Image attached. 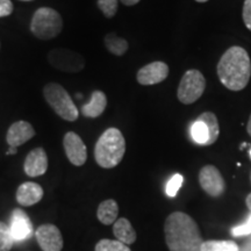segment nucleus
<instances>
[{"label":"nucleus","mask_w":251,"mask_h":251,"mask_svg":"<svg viewBox=\"0 0 251 251\" xmlns=\"http://www.w3.org/2000/svg\"><path fill=\"white\" fill-rule=\"evenodd\" d=\"M164 234L170 251H201L203 240L200 229L186 213H171L165 220Z\"/></svg>","instance_id":"1"},{"label":"nucleus","mask_w":251,"mask_h":251,"mask_svg":"<svg viewBox=\"0 0 251 251\" xmlns=\"http://www.w3.org/2000/svg\"><path fill=\"white\" fill-rule=\"evenodd\" d=\"M216 70L220 81L228 90L241 91L246 89L251 77L249 54L242 47H231L220 58Z\"/></svg>","instance_id":"2"},{"label":"nucleus","mask_w":251,"mask_h":251,"mask_svg":"<svg viewBox=\"0 0 251 251\" xmlns=\"http://www.w3.org/2000/svg\"><path fill=\"white\" fill-rule=\"evenodd\" d=\"M126 152V140L118 128L103 131L94 148V158L103 169H113L120 164Z\"/></svg>","instance_id":"3"},{"label":"nucleus","mask_w":251,"mask_h":251,"mask_svg":"<svg viewBox=\"0 0 251 251\" xmlns=\"http://www.w3.org/2000/svg\"><path fill=\"white\" fill-rule=\"evenodd\" d=\"M43 96L50 107L57 113L59 118L70 122L76 121L79 117V112L75 105L70 94L64 87L56 83H49L43 87Z\"/></svg>","instance_id":"4"},{"label":"nucleus","mask_w":251,"mask_h":251,"mask_svg":"<svg viewBox=\"0 0 251 251\" xmlns=\"http://www.w3.org/2000/svg\"><path fill=\"white\" fill-rule=\"evenodd\" d=\"M61 14L50 7H41L34 13L30 23L31 33L40 40L54 39L62 31Z\"/></svg>","instance_id":"5"},{"label":"nucleus","mask_w":251,"mask_h":251,"mask_svg":"<svg viewBox=\"0 0 251 251\" xmlns=\"http://www.w3.org/2000/svg\"><path fill=\"white\" fill-rule=\"evenodd\" d=\"M206 89V79L199 70H187L178 86L177 97L184 105L196 102L202 96Z\"/></svg>","instance_id":"6"},{"label":"nucleus","mask_w":251,"mask_h":251,"mask_svg":"<svg viewBox=\"0 0 251 251\" xmlns=\"http://www.w3.org/2000/svg\"><path fill=\"white\" fill-rule=\"evenodd\" d=\"M48 61L55 69L64 72H79L85 67L83 56L69 49H52Z\"/></svg>","instance_id":"7"},{"label":"nucleus","mask_w":251,"mask_h":251,"mask_svg":"<svg viewBox=\"0 0 251 251\" xmlns=\"http://www.w3.org/2000/svg\"><path fill=\"white\" fill-rule=\"evenodd\" d=\"M199 184L213 198L221 197L226 191V183L221 172L214 165H205L199 172Z\"/></svg>","instance_id":"8"},{"label":"nucleus","mask_w":251,"mask_h":251,"mask_svg":"<svg viewBox=\"0 0 251 251\" xmlns=\"http://www.w3.org/2000/svg\"><path fill=\"white\" fill-rule=\"evenodd\" d=\"M65 153L71 164L75 166H81L85 164L87 159L86 146L84 144L80 136L74 131H68L63 140Z\"/></svg>","instance_id":"9"},{"label":"nucleus","mask_w":251,"mask_h":251,"mask_svg":"<svg viewBox=\"0 0 251 251\" xmlns=\"http://www.w3.org/2000/svg\"><path fill=\"white\" fill-rule=\"evenodd\" d=\"M35 237L42 251H61L63 237L59 229L54 225H42L36 229Z\"/></svg>","instance_id":"10"},{"label":"nucleus","mask_w":251,"mask_h":251,"mask_svg":"<svg viewBox=\"0 0 251 251\" xmlns=\"http://www.w3.org/2000/svg\"><path fill=\"white\" fill-rule=\"evenodd\" d=\"M169 76V67L164 62L156 61L147 64L137 71L136 79L141 85H155L162 83Z\"/></svg>","instance_id":"11"},{"label":"nucleus","mask_w":251,"mask_h":251,"mask_svg":"<svg viewBox=\"0 0 251 251\" xmlns=\"http://www.w3.org/2000/svg\"><path fill=\"white\" fill-rule=\"evenodd\" d=\"M24 170L29 177H40L48 170V157L43 148H35L25 159Z\"/></svg>","instance_id":"12"},{"label":"nucleus","mask_w":251,"mask_h":251,"mask_svg":"<svg viewBox=\"0 0 251 251\" xmlns=\"http://www.w3.org/2000/svg\"><path fill=\"white\" fill-rule=\"evenodd\" d=\"M34 136H35V129L29 122L17 121L8 128L6 141H7L9 147L18 148V147L26 143L27 141L33 139Z\"/></svg>","instance_id":"13"},{"label":"nucleus","mask_w":251,"mask_h":251,"mask_svg":"<svg viewBox=\"0 0 251 251\" xmlns=\"http://www.w3.org/2000/svg\"><path fill=\"white\" fill-rule=\"evenodd\" d=\"M12 236L14 241H25L29 238L33 231V226L28 215L23 209H14L11 218V225H9Z\"/></svg>","instance_id":"14"},{"label":"nucleus","mask_w":251,"mask_h":251,"mask_svg":"<svg viewBox=\"0 0 251 251\" xmlns=\"http://www.w3.org/2000/svg\"><path fill=\"white\" fill-rule=\"evenodd\" d=\"M43 198V188L33 181L21 184L17 191V201L21 206H33Z\"/></svg>","instance_id":"15"},{"label":"nucleus","mask_w":251,"mask_h":251,"mask_svg":"<svg viewBox=\"0 0 251 251\" xmlns=\"http://www.w3.org/2000/svg\"><path fill=\"white\" fill-rule=\"evenodd\" d=\"M106 106H107L106 94L102 91H94L91 96L90 102L81 106V114L85 118L96 119L105 112Z\"/></svg>","instance_id":"16"},{"label":"nucleus","mask_w":251,"mask_h":251,"mask_svg":"<svg viewBox=\"0 0 251 251\" xmlns=\"http://www.w3.org/2000/svg\"><path fill=\"white\" fill-rule=\"evenodd\" d=\"M113 234L117 237L118 241L121 243L126 244V246H130L136 241L137 235L133 226L129 222V220L121 218L117 220L113 226Z\"/></svg>","instance_id":"17"},{"label":"nucleus","mask_w":251,"mask_h":251,"mask_svg":"<svg viewBox=\"0 0 251 251\" xmlns=\"http://www.w3.org/2000/svg\"><path fill=\"white\" fill-rule=\"evenodd\" d=\"M119 214V206L115 200L108 199L100 203L97 211L98 220L102 225L109 226L117 221Z\"/></svg>","instance_id":"18"},{"label":"nucleus","mask_w":251,"mask_h":251,"mask_svg":"<svg viewBox=\"0 0 251 251\" xmlns=\"http://www.w3.org/2000/svg\"><path fill=\"white\" fill-rule=\"evenodd\" d=\"M197 120L202 121L207 127V130H208V140H207L206 146L214 144L216 140L219 139L220 135V126L216 115L212 112H205L201 115H199V118Z\"/></svg>","instance_id":"19"},{"label":"nucleus","mask_w":251,"mask_h":251,"mask_svg":"<svg viewBox=\"0 0 251 251\" xmlns=\"http://www.w3.org/2000/svg\"><path fill=\"white\" fill-rule=\"evenodd\" d=\"M105 46L111 54L115 56H122L128 50V42L117 34L109 33L105 36Z\"/></svg>","instance_id":"20"},{"label":"nucleus","mask_w":251,"mask_h":251,"mask_svg":"<svg viewBox=\"0 0 251 251\" xmlns=\"http://www.w3.org/2000/svg\"><path fill=\"white\" fill-rule=\"evenodd\" d=\"M201 251H238V246L234 241H203Z\"/></svg>","instance_id":"21"},{"label":"nucleus","mask_w":251,"mask_h":251,"mask_svg":"<svg viewBox=\"0 0 251 251\" xmlns=\"http://www.w3.org/2000/svg\"><path fill=\"white\" fill-rule=\"evenodd\" d=\"M191 135L194 142L200 146H206L207 140H208V130L202 121L197 120L194 122L191 128Z\"/></svg>","instance_id":"22"},{"label":"nucleus","mask_w":251,"mask_h":251,"mask_svg":"<svg viewBox=\"0 0 251 251\" xmlns=\"http://www.w3.org/2000/svg\"><path fill=\"white\" fill-rule=\"evenodd\" d=\"M14 242L15 241L12 236L9 226L0 221V251H9Z\"/></svg>","instance_id":"23"},{"label":"nucleus","mask_w":251,"mask_h":251,"mask_svg":"<svg viewBox=\"0 0 251 251\" xmlns=\"http://www.w3.org/2000/svg\"><path fill=\"white\" fill-rule=\"evenodd\" d=\"M96 251H131L129 247L121 243L120 241L101 240L97 243Z\"/></svg>","instance_id":"24"},{"label":"nucleus","mask_w":251,"mask_h":251,"mask_svg":"<svg viewBox=\"0 0 251 251\" xmlns=\"http://www.w3.org/2000/svg\"><path fill=\"white\" fill-rule=\"evenodd\" d=\"M119 0H98V7L106 18H113L117 14Z\"/></svg>","instance_id":"25"},{"label":"nucleus","mask_w":251,"mask_h":251,"mask_svg":"<svg viewBox=\"0 0 251 251\" xmlns=\"http://www.w3.org/2000/svg\"><path fill=\"white\" fill-rule=\"evenodd\" d=\"M184 183V177L179 174H176L175 176H172V178L169 180L168 185H166V194L169 197L174 198L177 196L178 191L180 190L181 185Z\"/></svg>","instance_id":"26"},{"label":"nucleus","mask_w":251,"mask_h":251,"mask_svg":"<svg viewBox=\"0 0 251 251\" xmlns=\"http://www.w3.org/2000/svg\"><path fill=\"white\" fill-rule=\"evenodd\" d=\"M231 235L235 237H242V236H250L251 235V214L247 221L243 225L236 226V227L231 228Z\"/></svg>","instance_id":"27"},{"label":"nucleus","mask_w":251,"mask_h":251,"mask_svg":"<svg viewBox=\"0 0 251 251\" xmlns=\"http://www.w3.org/2000/svg\"><path fill=\"white\" fill-rule=\"evenodd\" d=\"M243 21L248 29L251 31V0H246L243 5Z\"/></svg>","instance_id":"28"},{"label":"nucleus","mask_w":251,"mask_h":251,"mask_svg":"<svg viewBox=\"0 0 251 251\" xmlns=\"http://www.w3.org/2000/svg\"><path fill=\"white\" fill-rule=\"evenodd\" d=\"M13 12V4L11 0H0V18L8 17Z\"/></svg>","instance_id":"29"},{"label":"nucleus","mask_w":251,"mask_h":251,"mask_svg":"<svg viewBox=\"0 0 251 251\" xmlns=\"http://www.w3.org/2000/svg\"><path fill=\"white\" fill-rule=\"evenodd\" d=\"M238 251H251V235L246 242L243 243L242 247H238Z\"/></svg>","instance_id":"30"},{"label":"nucleus","mask_w":251,"mask_h":251,"mask_svg":"<svg viewBox=\"0 0 251 251\" xmlns=\"http://www.w3.org/2000/svg\"><path fill=\"white\" fill-rule=\"evenodd\" d=\"M141 0H121V2L126 6H134L136 4H139Z\"/></svg>","instance_id":"31"},{"label":"nucleus","mask_w":251,"mask_h":251,"mask_svg":"<svg viewBox=\"0 0 251 251\" xmlns=\"http://www.w3.org/2000/svg\"><path fill=\"white\" fill-rule=\"evenodd\" d=\"M246 203H247L248 209H249L250 213H251V193L249 194V196L247 197V199H246Z\"/></svg>","instance_id":"32"},{"label":"nucleus","mask_w":251,"mask_h":251,"mask_svg":"<svg viewBox=\"0 0 251 251\" xmlns=\"http://www.w3.org/2000/svg\"><path fill=\"white\" fill-rule=\"evenodd\" d=\"M247 130H248V134L251 136V114H250L249 121H248V125H247Z\"/></svg>","instance_id":"33"},{"label":"nucleus","mask_w":251,"mask_h":251,"mask_svg":"<svg viewBox=\"0 0 251 251\" xmlns=\"http://www.w3.org/2000/svg\"><path fill=\"white\" fill-rule=\"evenodd\" d=\"M15 152H17V148H14V147H11V148H9V150L6 153H7V155H14Z\"/></svg>","instance_id":"34"},{"label":"nucleus","mask_w":251,"mask_h":251,"mask_svg":"<svg viewBox=\"0 0 251 251\" xmlns=\"http://www.w3.org/2000/svg\"><path fill=\"white\" fill-rule=\"evenodd\" d=\"M196 1H198V2H206V1H208V0H196Z\"/></svg>","instance_id":"35"},{"label":"nucleus","mask_w":251,"mask_h":251,"mask_svg":"<svg viewBox=\"0 0 251 251\" xmlns=\"http://www.w3.org/2000/svg\"><path fill=\"white\" fill-rule=\"evenodd\" d=\"M21 1H31V0H21Z\"/></svg>","instance_id":"36"},{"label":"nucleus","mask_w":251,"mask_h":251,"mask_svg":"<svg viewBox=\"0 0 251 251\" xmlns=\"http://www.w3.org/2000/svg\"><path fill=\"white\" fill-rule=\"evenodd\" d=\"M249 155H250V158H251V148H250V150H249Z\"/></svg>","instance_id":"37"},{"label":"nucleus","mask_w":251,"mask_h":251,"mask_svg":"<svg viewBox=\"0 0 251 251\" xmlns=\"http://www.w3.org/2000/svg\"><path fill=\"white\" fill-rule=\"evenodd\" d=\"M250 177H251V176H250Z\"/></svg>","instance_id":"38"}]
</instances>
